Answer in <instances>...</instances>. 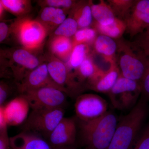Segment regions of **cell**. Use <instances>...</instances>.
I'll return each instance as SVG.
<instances>
[{
  "mask_svg": "<svg viewBox=\"0 0 149 149\" xmlns=\"http://www.w3.org/2000/svg\"><path fill=\"white\" fill-rule=\"evenodd\" d=\"M53 149H77L74 146H68L59 147V148H53Z\"/></svg>",
  "mask_w": 149,
  "mask_h": 149,
  "instance_id": "cell-38",
  "label": "cell"
},
{
  "mask_svg": "<svg viewBox=\"0 0 149 149\" xmlns=\"http://www.w3.org/2000/svg\"><path fill=\"white\" fill-rule=\"evenodd\" d=\"M93 46L94 52L101 56L110 65L116 61L118 49L116 40L105 35H99Z\"/></svg>",
  "mask_w": 149,
  "mask_h": 149,
  "instance_id": "cell-17",
  "label": "cell"
},
{
  "mask_svg": "<svg viewBox=\"0 0 149 149\" xmlns=\"http://www.w3.org/2000/svg\"><path fill=\"white\" fill-rule=\"evenodd\" d=\"M76 135L75 118L64 117L51 133L48 142L53 148L74 146Z\"/></svg>",
  "mask_w": 149,
  "mask_h": 149,
  "instance_id": "cell-13",
  "label": "cell"
},
{
  "mask_svg": "<svg viewBox=\"0 0 149 149\" xmlns=\"http://www.w3.org/2000/svg\"><path fill=\"white\" fill-rule=\"evenodd\" d=\"M133 44L149 59V34L146 32L139 35Z\"/></svg>",
  "mask_w": 149,
  "mask_h": 149,
  "instance_id": "cell-30",
  "label": "cell"
},
{
  "mask_svg": "<svg viewBox=\"0 0 149 149\" xmlns=\"http://www.w3.org/2000/svg\"><path fill=\"white\" fill-rule=\"evenodd\" d=\"M118 124L116 115L108 111L97 119L80 121V138L85 149H107Z\"/></svg>",
  "mask_w": 149,
  "mask_h": 149,
  "instance_id": "cell-2",
  "label": "cell"
},
{
  "mask_svg": "<svg viewBox=\"0 0 149 149\" xmlns=\"http://www.w3.org/2000/svg\"><path fill=\"white\" fill-rule=\"evenodd\" d=\"M48 58L46 63L52 79L64 89L67 95L72 96L79 95L83 89V86L68 71L65 63L52 54Z\"/></svg>",
  "mask_w": 149,
  "mask_h": 149,
  "instance_id": "cell-8",
  "label": "cell"
},
{
  "mask_svg": "<svg viewBox=\"0 0 149 149\" xmlns=\"http://www.w3.org/2000/svg\"><path fill=\"white\" fill-rule=\"evenodd\" d=\"M62 108L52 109L32 110L24 122V131L48 139L51 133L64 118Z\"/></svg>",
  "mask_w": 149,
  "mask_h": 149,
  "instance_id": "cell-5",
  "label": "cell"
},
{
  "mask_svg": "<svg viewBox=\"0 0 149 149\" xmlns=\"http://www.w3.org/2000/svg\"><path fill=\"white\" fill-rule=\"evenodd\" d=\"M116 61L123 77L140 82L149 66V59L133 42L116 40Z\"/></svg>",
  "mask_w": 149,
  "mask_h": 149,
  "instance_id": "cell-3",
  "label": "cell"
},
{
  "mask_svg": "<svg viewBox=\"0 0 149 149\" xmlns=\"http://www.w3.org/2000/svg\"><path fill=\"white\" fill-rule=\"evenodd\" d=\"M91 5L93 21L106 26L111 24L115 20L116 16L107 2L100 0L98 3L95 4L91 1Z\"/></svg>",
  "mask_w": 149,
  "mask_h": 149,
  "instance_id": "cell-21",
  "label": "cell"
},
{
  "mask_svg": "<svg viewBox=\"0 0 149 149\" xmlns=\"http://www.w3.org/2000/svg\"><path fill=\"white\" fill-rule=\"evenodd\" d=\"M38 19L46 27L49 33L54 31L66 19V10L56 8H42Z\"/></svg>",
  "mask_w": 149,
  "mask_h": 149,
  "instance_id": "cell-18",
  "label": "cell"
},
{
  "mask_svg": "<svg viewBox=\"0 0 149 149\" xmlns=\"http://www.w3.org/2000/svg\"><path fill=\"white\" fill-rule=\"evenodd\" d=\"M5 9L3 6L2 4L0 2V18H1V21H2L3 17L4 15L5 12L6 11Z\"/></svg>",
  "mask_w": 149,
  "mask_h": 149,
  "instance_id": "cell-37",
  "label": "cell"
},
{
  "mask_svg": "<svg viewBox=\"0 0 149 149\" xmlns=\"http://www.w3.org/2000/svg\"><path fill=\"white\" fill-rule=\"evenodd\" d=\"M17 85L18 91L21 94L27 91L44 87L57 88L67 94L64 89L60 87L51 78L46 63H42L29 72L22 80L17 83Z\"/></svg>",
  "mask_w": 149,
  "mask_h": 149,
  "instance_id": "cell-12",
  "label": "cell"
},
{
  "mask_svg": "<svg viewBox=\"0 0 149 149\" xmlns=\"http://www.w3.org/2000/svg\"><path fill=\"white\" fill-rule=\"evenodd\" d=\"M10 93V88L8 84L1 81L0 83V106H4Z\"/></svg>",
  "mask_w": 149,
  "mask_h": 149,
  "instance_id": "cell-33",
  "label": "cell"
},
{
  "mask_svg": "<svg viewBox=\"0 0 149 149\" xmlns=\"http://www.w3.org/2000/svg\"><path fill=\"white\" fill-rule=\"evenodd\" d=\"M72 49L71 38L54 36L50 43V49L52 54L64 63L69 59Z\"/></svg>",
  "mask_w": 149,
  "mask_h": 149,
  "instance_id": "cell-20",
  "label": "cell"
},
{
  "mask_svg": "<svg viewBox=\"0 0 149 149\" xmlns=\"http://www.w3.org/2000/svg\"><path fill=\"white\" fill-rule=\"evenodd\" d=\"M0 149H10L7 129L0 130Z\"/></svg>",
  "mask_w": 149,
  "mask_h": 149,
  "instance_id": "cell-34",
  "label": "cell"
},
{
  "mask_svg": "<svg viewBox=\"0 0 149 149\" xmlns=\"http://www.w3.org/2000/svg\"><path fill=\"white\" fill-rule=\"evenodd\" d=\"M141 94L140 82L126 78L120 74L116 83L108 94L115 108L126 110L135 107Z\"/></svg>",
  "mask_w": 149,
  "mask_h": 149,
  "instance_id": "cell-6",
  "label": "cell"
},
{
  "mask_svg": "<svg viewBox=\"0 0 149 149\" xmlns=\"http://www.w3.org/2000/svg\"><path fill=\"white\" fill-rule=\"evenodd\" d=\"M91 46L81 44L75 46L72 49L69 59L65 63L68 71L74 76L82 63L91 54Z\"/></svg>",
  "mask_w": 149,
  "mask_h": 149,
  "instance_id": "cell-23",
  "label": "cell"
},
{
  "mask_svg": "<svg viewBox=\"0 0 149 149\" xmlns=\"http://www.w3.org/2000/svg\"><path fill=\"white\" fill-rule=\"evenodd\" d=\"M10 33V27L5 22L1 21L0 22V42L2 43L8 37Z\"/></svg>",
  "mask_w": 149,
  "mask_h": 149,
  "instance_id": "cell-35",
  "label": "cell"
},
{
  "mask_svg": "<svg viewBox=\"0 0 149 149\" xmlns=\"http://www.w3.org/2000/svg\"><path fill=\"white\" fill-rule=\"evenodd\" d=\"M29 108L27 100L21 95L4 105L8 126H17L25 122L28 117Z\"/></svg>",
  "mask_w": 149,
  "mask_h": 149,
  "instance_id": "cell-15",
  "label": "cell"
},
{
  "mask_svg": "<svg viewBox=\"0 0 149 149\" xmlns=\"http://www.w3.org/2000/svg\"><path fill=\"white\" fill-rule=\"evenodd\" d=\"M76 2V1L71 0H45L38 1L42 8L50 7L62 9L67 12L70 11Z\"/></svg>",
  "mask_w": 149,
  "mask_h": 149,
  "instance_id": "cell-29",
  "label": "cell"
},
{
  "mask_svg": "<svg viewBox=\"0 0 149 149\" xmlns=\"http://www.w3.org/2000/svg\"><path fill=\"white\" fill-rule=\"evenodd\" d=\"M110 65L108 70H100L94 77L88 80L86 83V88L98 93L108 94L120 74L116 61Z\"/></svg>",
  "mask_w": 149,
  "mask_h": 149,
  "instance_id": "cell-14",
  "label": "cell"
},
{
  "mask_svg": "<svg viewBox=\"0 0 149 149\" xmlns=\"http://www.w3.org/2000/svg\"><path fill=\"white\" fill-rule=\"evenodd\" d=\"M97 35V31L93 27L78 29L72 37L73 48L75 46L81 44L93 46Z\"/></svg>",
  "mask_w": 149,
  "mask_h": 149,
  "instance_id": "cell-26",
  "label": "cell"
},
{
  "mask_svg": "<svg viewBox=\"0 0 149 149\" xmlns=\"http://www.w3.org/2000/svg\"><path fill=\"white\" fill-rule=\"evenodd\" d=\"M8 125L4 113L3 106H0V130L7 129Z\"/></svg>",
  "mask_w": 149,
  "mask_h": 149,
  "instance_id": "cell-36",
  "label": "cell"
},
{
  "mask_svg": "<svg viewBox=\"0 0 149 149\" xmlns=\"http://www.w3.org/2000/svg\"><path fill=\"white\" fill-rule=\"evenodd\" d=\"M124 21L130 38L143 33L149 26V0L135 1Z\"/></svg>",
  "mask_w": 149,
  "mask_h": 149,
  "instance_id": "cell-10",
  "label": "cell"
},
{
  "mask_svg": "<svg viewBox=\"0 0 149 149\" xmlns=\"http://www.w3.org/2000/svg\"><path fill=\"white\" fill-rule=\"evenodd\" d=\"M141 97L148 101L149 100V66L141 81Z\"/></svg>",
  "mask_w": 149,
  "mask_h": 149,
  "instance_id": "cell-32",
  "label": "cell"
},
{
  "mask_svg": "<svg viewBox=\"0 0 149 149\" xmlns=\"http://www.w3.org/2000/svg\"><path fill=\"white\" fill-rule=\"evenodd\" d=\"M10 149H53L42 137L30 132H23L10 138Z\"/></svg>",
  "mask_w": 149,
  "mask_h": 149,
  "instance_id": "cell-16",
  "label": "cell"
},
{
  "mask_svg": "<svg viewBox=\"0 0 149 149\" xmlns=\"http://www.w3.org/2000/svg\"><path fill=\"white\" fill-rule=\"evenodd\" d=\"M70 13V17L77 22L79 29L90 27L93 24L91 1H76Z\"/></svg>",
  "mask_w": 149,
  "mask_h": 149,
  "instance_id": "cell-19",
  "label": "cell"
},
{
  "mask_svg": "<svg viewBox=\"0 0 149 149\" xmlns=\"http://www.w3.org/2000/svg\"><path fill=\"white\" fill-rule=\"evenodd\" d=\"M74 110L80 121H90L105 114L108 111V104L106 100L98 95H80L76 99Z\"/></svg>",
  "mask_w": 149,
  "mask_h": 149,
  "instance_id": "cell-9",
  "label": "cell"
},
{
  "mask_svg": "<svg viewBox=\"0 0 149 149\" xmlns=\"http://www.w3.org/2000/svg\"><path fill=\"white\" fill-rule=\"evenodd\" d=\"M130 149H149V125L139 136Z\"/></svg>",
  "mask_w": 149,
  "mask_h": 149,
  "instance_id": "cell-31",
  "label": "cell"
},
{
  "mask_svg": "<svg viewBox=\"0 0 149 149\" xmlns=\"http://www.w3.org/2000/svg\"><path fill=\"white\" fill-rule=\"evenodd\" d=\"M10 33L22 48L32 53L42 48L49 32L38 19L27 16L15 20L10 26Z\"/></svg>",
  "mask_w": 149,
  "mask_h": 149,
  "instance_id": "cell-4",
  "label": "cell"
},
{
  "mask_svg": "<svg viewBox=\"0 0 149 149\" xmlns=\"http://www.w3.org/2000/svg\"></svg>",
  "mask_w": 149,
  "mask_h": 149,
  "instance_id": "cell-40",
  "label": "cell"
},
{
  "mask_svg": "<svg viewBox=\"0 0 149 149\" xmlns=\"http://www.w3.org/2000/svg\"><path fill=\"white\" fill-rule=\"evenodd\" d=\"M7 54L10 58L9 65L16 64L11 68L17 83L20 82L29 72L42 64L36 56L23 48L10 51Z\"/></svg>",
  "mask_w": 149,
  "mask_h": 149,
  "instance_id": "cell-11",
  "label": "cell"
},
{
  "mask_svg": "<svg viewBox=\"0 0 149 149\" xmlns=\"http://www.w3.org/2000/svg\"><path fill=\"white\" fill-rule=\"evenodd\" d=\"M6 10L17 18L27 16L32 10V3L28 0H1Z\"/></svg>",
  "mask_w": 149,
  "mask_h": 149,
  "instance_id": "cell-25",
  "label": "cell"
},
{
  "mask_svg": "<svg viewBox=\"0 0 149 149\" xmlns=\"http://www.w3.org/2000/svg\"><path fill=\"white\" fill-rule=\"evenodd\" d=\"M101 69L95 63L91 54L86 58L74 73V78L78 83L83 85L84 82H87Z\"/></svg>",
  "mask_w": 149,
  "mask_h": 149,
  "instance_id": "cell-24",
  "label": "cell"
},
{
  "mask_svg": "<svg viewBox=\"0 0 149 149\" xmlns=\"http://www.w3.org/2000/svg\"><path fill=\"white\" fill-rule=\"evenodd\" d=\"M93 28L99 35H105L116 40L121 39L126 31V25L122 19L116 17L114 21L109 25L103 26L93 21Z\"/></svg>",
  "mask_w": 149,
  "mask_h": 149,
  "instance_id": "cell-22",
  "label": "cell"
},
{
  "mask_svg": "<svg viewBox=\"0 0 149 149\" xmlns=\"http://www.w3.org/2000/svg\"><path fill=\"white\" fill-rule=\"evenodd\" d=\"M134 0H108L109 5L117 18L124 20L135 3Z\"/></svg>",
  "mask_w": 149,
  "mask_h": 149,
  "instance_id": "cell-27",
  "label": "cell"
},
{
  "mask_svg": "<svg viewBox=\"0 0 149 149\" xmlns=\"http://www.w3.org/2000/svg\"><path fill=\"white\" fill-rule=\"evenodd\" d=\"M145 32H147V33H148L149 34V26L148 27V28L146 29V30L145 31Z\"/></svg>",
  "mask_w": 149,
  "mask_h": 149,
  "instance_id": "cell-39",
  "label": "cell"
},
{
  "mask_svg": "<svg viewBox=\"0 0 149 149\" xmlns=\"http://www.w3.org/2000/svg\"><path fill=\"white\" fill-rule=\"evenodd\" d=\"M79 27L77 22L69 17L54 30V36H60L71 38L75 35Z\"/></svg>",
  "mask_w": 149,
  "mask_h": 149,
  "instance_id": "cell-28",
  "label": "cell"
},
{
  "mask_svg": "<svg viewBox=\"0 0 149 149\" xmlns=\"http://www.w3.org/2000/svg\"><path fill=\"white\" fill-rule=\"evenodd\" d=\"M148 101L141 97L130 112L118 123L107 149H130L138 139L148 113Z\"/></svg>",
  "mask_w": 149,
  "mask_h": 149,
  "instance_id": "cell-1",
  "label": "cell"
},
{
  "mask_svg": "<svg viewBox=\"0 0 149 149\" xmlns=\"http://www.w3.org/2000/svg\"><path fill=\"white\" fill-rule=\"evenodd\" d=\"M67 94L52 87H44L21 94L27 100L32 110L52 109L62 108L66 102Z\"/></svg>",
  "mask_w": 149,
  "mask_h": 149,
  "instance_id": "cell-7",
  "label": "cell"
}]
</instances>
